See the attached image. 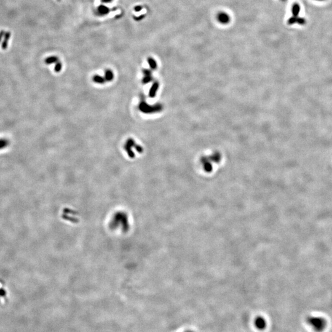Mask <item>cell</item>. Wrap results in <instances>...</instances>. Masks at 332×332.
<instances>
[{
    "label": "cell",
    "instance_id": "cell-3",
    "mask_svg": "<svg viewBox=\"0 0 332 332\" xmlns=\"http://www.w3.org/2000/svg\"><path fill=\"white\" fill-rule=\"evenodd\" d=\"M306 21L305 19L303 17H300L299 16L292 15V17H291L288 20V23L290 25L295 24V23H298L299 25H304L306 23Z\"/></svg>",
    "mask_w": 332,
    "mask_h": 332
},
{
    "label": "cell",
    "instance_id": "cell-14",
    "mask_svg": "<svg viewBox=\"0 0 332 332\" xmlns=\"http://www.w3.org/2000/svg\"><path fill=\"white\" fill-rule=\"evenodd\" d=\"M151 81H152V78L151 76H145V77H144V78L143 79L142 82L143 84H147Z\"/></svg>",
    "mask_w": 332,
    "mask_h": 332
},
{
    "label": "cell",
    "instance_id": "cell-7",
    "mask_svg": "<svg viewBox=\"0 0 332 332\" xmlns=\"http://www.w3.org/2000/svg\"><path fill=\"white\" fill-rule=\"evenodd\" d=\"M110 10V9L104 5H100L98 7V12L101 15H106L109 13Z\"/></svg>",
    "mask_w": 332,
    "mask_h": 332
},
{
    "label": "cell",
    "instance_id": "cell-4",
    "mask_svg": "<svg viewBox=\"0 0 332 332\" xmlns=\"http://www.w3.org/2000/svg\"><path fill=\"white\" fill-rule=\"evenodd\" d=\"M301 7L298 3H294L292 5V12L293 16H299V14L300 12Z\"/></svg>",
    "mask_w": 332,
    "mask_h": 332
},
{
    "label": "cell",
    "instance_id": "cell-16",
    "mask_svg": "<svg viewBox=\"0 0 332 332\" xmlns=\"http://www.w3.org/2000/svg\"><path fill=\"white\" fill-rule=\"evenodd\" d=\"M143 73H144V75H145V76H151V71L149 70H145V69H144V70H143Z\"/></svg>",
    "mask_w": 332,
    "mask_h": 332
},
{
    "label": "cell",
    "instance_id": "cell-15",
    "mask_svg": "<svg viewBox=\"0 0 332 332\" xmlns=\"http://www.w3.org/2000/svg\"><path fill=\"white\" fill-rule=\"evenodd\" d=\"M134 147H135V148L136 149V150H137L139 153H142V152H143V148H142V147H140V146H139V145H136V144H135V145H134Z\"/></svg>",
    "mask_w": 332,
    "mask_h": 332
},
{
    "label": "cell",
    "instance_id": "cell-1",
    "mask_svg": "<svg viewBox=\"0 0 332 332\" xmlns=\"http://www.w3.org/2000/svg\"><path fill=\"white\" fill-rule=\"evenodd\" d=\"M307 322L313 329L317 332H322L327 326V321L321 317L309 316L307 318Z\"/></svg>",
    "mask_w": 332,
    "mask_h": 332
},
{
    "label": "cell",
    "instance_id": "cell-19",
    "mask_svg": "<svg viewBox=\"0 0 332 332\" xmlns=\"http://www.w3.org/2000/svg\"><path fill=\"white\" fill-rule=\"evenodd\" d=\"M142 6H135V7H134V10L136 11V12H139V11H140V10H142Z\"/></svg>",
    "mask_w": 332,
    "mask_h": 332
},
{
    "label": "cell",
    "instance_id": "cell-8",
    "mask_svg": "<svg viewBox=\"0 0 332 332\" xmlns=\"http://www.w3.org/2000/svg\"><path fill=\"white\" fill-rule=\"evenodd\" d=\"M113 78H114V75H113V73L112 72V71H111L110 70H107L105 72V79L106 81H112Z\"/></svg>",
    "mask_w": 332,
    "mask_h": 332
},
{
    "label": "cell",
    "instance_id": "cell-17",
    "mask_svg": "<svg viewBox=\"0 0 332 332\" xmlns=\"http://www.w3.org/2000/svg\"><path fill=\"white\" fill-rule=\"evenodd\" d=\"M5 31L4 30H1L0 31V43L1 41H2V39L4 38V34H5Z\"/></svg>",
    "mask_w": 332,
    "mask_h": 332
},
{
    "label": "cell",
    "instance_id": "cell-20",
    "mask_svg": "<svg viewBox=\"0 0 332 332\" xmlns=\"http://www.w3.org/2000/svg\"><path fill=\"white\" fill-rule=\"evenodd\" d=\"M113 0H102V2H105V3H108V2H111Z\"/></svg>",
    "mask_w": 332,
    "mask_h": 332
},
{
    "label": "cell",
    "instance_id": "cell-12",
    "mask_svg": "<svg viewBox=\"0 0 332 332\" xmlns=\"http://www.w3.org/2000/svg\"><path fill=\"white\" fill-rule=\"evenodd\" d=\"M148 64H149L150 67L152 69H155L156 68V62L153 59L148 58Z\"/></svg>",
    "mask_w": 332,
    "mask_h": 332
},
{
    "label": "cell",
    "instance_id": "cell-21",
    "mask_svg": "<svg viewBox=\"0 0 332 332\" xmlns=\"http://www.w3.org/2000/svg\"><path fill=\"white\" fill-rule=\"evenodd\" d=\"M317 1H324V0H317Z\"/></svg>",
    "mask_w": 332,
    "mask_h": 332
},
{
    "label": "cell",
    "instance_id": "cell-2",
    "mask_svg": "<svg viewBox=\"0 0 332 332\" xmlns=\"http://www.w3.org/2000/svg\"><path fill=\"white\" fill-rule=\"evenodd\" d=\"M139 108L142 112L145 113L158 111L161 110V105H157L155 106H150L149 105L147 104L146 102H141L139 106Z\"/></svg>",
    "mask_w": 332,
    "mask_h": 332
},
{
    "label": "cell",
    "instance_id": "cell-5",
    "mask_svg": "<svg viewBox=\"0 0 332 332\" xmlns=\"http://www.w3.org/2000/svg\"><path fill=\"white\" fill-rule=\"evenodd\" d=\"M10 36L11 35L9 31H7L5 33L4 36V39H2V48L3 49H6L7 48V45H8V41L10 39Z\"/></svg>",
    "mask_w": 332,
    "mask_h": 332
},
{
    "label": "cell",
    "instance_id": "cell-10",
    "mask_svg": "<svg viewBox=\"0 0 332 332\" xmlns=\"http://www.w3.org/2000/svg\"><path fill=\"white\" fill-rule=\"evenodd\" d=\"M93 81L95 83H99V84H104L105 83L106 80L105 78L98 76V75H95L93 77Z\"/></svg>",
    "mask_w": 332,
    "mask_h": 332
},
{
    "label": "cell",
    "instance_id": "cell-18",
    "mask_svg": "<svg viewBox=\"0 0 332 332\" xmlns=\"http://www.w3.org/2000/svg\"><path fill=\"white\" fill-rule=\"evenodd\" d=\"M205 168L206 170H207V171H210L211 169H212V166H211V165H210V164L207 163V164H205Z\"/></svg>",
    "mask_w": 332,
    "mask_h": 332
},
{
    "label": "cell",
    "instance_id": "cell-13",
    "mask_svg": "<svg viewBox=\"0 0 332 332\" xmlns=\"http://www.w3.org/2000/svg\"><path fill=\"white\" fill-rule=\"evenodd\" d=\"M62 64L58 61L57 62H56V64L55 66V71L56 72H59L62 69Z\"/></svg>",
    "mask_w": 332,
    "mask_h": 332
},
{
    "label": "cell",
    "instance_id": "cell-11",
    "mask_svg": "<svg viewBox=\"0 0 332 332\" xmlns=\"http://www.w3.org/2000/svg\"><path fill=\"white\" fill-rule=\"evenodd\" d=\"M57 62H58V58L56 57H54V56L49 57L47 58L45 60V62L47 64H51Z\"/></svg>",
    "mask_w": 332,
    "mask_h": 332
},
{
    "label": "cell",
    "instance_id": "cell-6",
    "mask_svg": "<svg viewBox=\"0 0 332 332\" xmlns=\"http://www.w3.org/2000/svg\"><path fill=\"white\" fill-rule=\"evenodd\" d=\"M158 87H159V84L158 82H155L153 84L151 88L150 89V92H149L150 97L153 98L156 95V91H157V90L158 89Z\"/></svg>",
    "mask_w": 332,
    "mask_h": 332
},
{
    "label": "cell",
    "instance_id": "cell-9",
    "mask_svg": "<svg viewBox=\"0 0 332 332\" xmlns=\"http://www.w3.org/2000/svg\"><path fill=\"white\" fill-rule=\"evenodd\" d=\"M131 148L132 147L131 146H129V145H127V144H126L125 146H124V148L126 150V151H127L128 155L129 156V157L131 158H134L135 157V155L133 153V151H132Z\"/></svg>",
    "mask_w": 332,
    "mask_h": 332
}]
</instances>
